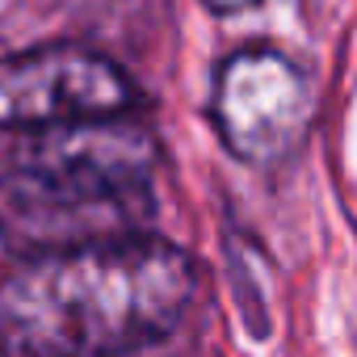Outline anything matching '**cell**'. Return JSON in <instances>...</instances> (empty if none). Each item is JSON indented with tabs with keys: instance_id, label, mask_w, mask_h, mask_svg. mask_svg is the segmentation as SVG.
Segmentation results:
<instances>
[{
	"instance_id": "1",
	"label": "cell",
	"mask_w": 357,
	"mask_h": 357,
	"mask_svg": "<svg viewBox=\"0 0 357 357\" xmlns=\"http://www.w3.org/2000/svg\"><path fill=\"white\" fill-rule=\"evenodd\" d=\"M194 298V261L143 231L17 257L0 273V349L34 357L135 353L168 340Z\"/></svg>"
},
{
	"instance_id": "2",
	"label": "cell",
	"mask_w": 357,
	"mask_h": 357,
	"mask_svg": "<svg viewBox=\"0 0 357 357\" xmlns=\"http://www.w3.org/2000/svg\"><path fill=\"white\" fill-rule=\"evenodd\" d=\"M155 139L126 114L30 130L0 168V244L13 257L139 236L155 211Z\"/></svg>"
},
{
	"instance_id": "3",
	"label": "cell",
	"mask_w": 357,
	"mask_h": 357,
	"mask_svg": "<svg viewBox=\"0 0 357 357\" xmlns=\"http://www.w3.org/2000/svg\"><path fill=\"white\" fill-rule=\"evenodd\" d=\"M211 122L236 160L252 168L286 164L311 130L307 76L282 51L244 47L215 76Z\"/></svg>"
},
{
	"instance_id": "4",
	"label": "cell",
	"mask_w": 357,
	"mask_h": 357,
	"mask_svg": "<svg viewBox=\"0 0 357 357\" xmlns=\"http://www.w3.org/2000/svg\"><path fill=\"white\" fill-rule=\"evenodd\" d=\"M135 101L126 72L84 47L51 43L0 59V126L13 130L130 114Z\"/></svg>"
},
{
	"instance_id": "5",
	"label": "cell",
	"mask_w": 357,
	"mask_h": 357,
	"mask_svg": "<svg viewBox=\"0 0 357 357\" xmlns=\"http://www.w3.org/2000/svg\"><path fill=\"white\" fill-rule=\"evenodd\" d=\"M206 5H211V9H223V13H227V9H244V5H252V0H206Z\"/></svg>"
}]
</instances>
